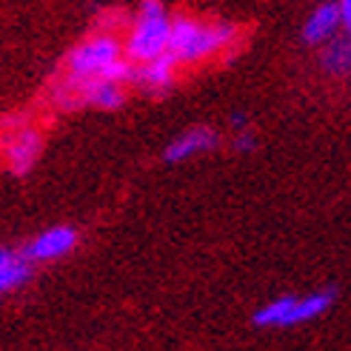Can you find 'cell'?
Returning <instances> with one entry per match:
<instances>
[{
    "mask_svg": "<svg viewBox=\"0 0 351 351\" xmlns=\"http://www.w3.org/2000/svg\"><path fill=\"white\" fill-rule=\"evenodd\" d=\"M337 32H343V26H340V14H337V3H335V0L314 6L311 14L303 21V29H300L303 43H308V46H320L328 38H335Z\"/></svg>",
    "mask_w": 351,
    "mask_h": 351,
    "instance_id": "9c48e42d",
    "label": "cell"
},
{
    "mask_svg": "<svg viewBox=\"0 0 351 351\" xmlns=\"http://www.w3.org/2000/svg\"><path fill=\"white\" fill-rule=\"evenodd\" d=\"M132 63L123 51V40L112 29H97L89 38L72 46L63 60L60 80L66 83H89V80H120L129 86Z\"/></svg>",
    "mask_w": 351,
    "mask_h": 351,
    "instance_id": "6da1fadb",
    "label": "cell"
},
{
    "mask_svg": "<svg viewBox=\"0 0 351 351\" xmlns=\"http://www.w3.org/2000/svg\"><path fill=\"white\" fill-rule=\"evenodd\" d=\"M43 152V134L23 114H9L0 120V163L12 174L23 178L34 169Z\"/></svg>",
    "mask_w": 351,
    "mask_h": 351,
    "instance_id": "5b68a950",
    "label": "cell"
},
{
    "mask_svg": "<svg viewBox=\"0 0 351 351\" xmlns=\"http://www.w3.org/2000/svg\"><path fill=\"white\" fill-rule=\"evenodd\" d=\"M237 43V26L229 21H206L195 14L171 17L166 55L178 66H197Z\"/></svg>",
    "mask_w": 351,
    "mask_h": 351,
    "instance_id": "7a4b0ae2",
    "label": "cell"
},
{
    "mask_svg": "<svg viewBox=\"0 0 351 351\" xmlns=\"http://www.w3.org/2000/svg\"><path fill=\"white\" fill-rule=\"evenodd\" d=\"M320 69L328 77H348V69H351L348 32H337L335 38L320 43Z\"/></svg>",
    "mask_w": 351,
    "mask_h": 351,
    "instance_id": "8fae6325",
    "label": "cell"
},
{
    "mask_svg": "<svg viewBox=\"0 0 351 351\" xmlns=\"http://www.w3.org/2000/svg\"><path fill=\"white\" fill-rule=\"evenodd\" d=\"M171 32V14L163 0H140V9L129 26V34L123 40L129 63H143L152 58L166 55Z\"/></svg>",
    "mask_w": 351,
    "mask_h": 351,
    "instance_id": "3957f363",
    "label": "cell"
},
{
    "mask_svg": "<svg viewBox=\"0 0 351 351\" xmlns=\"http://www.w3.org/2000/svg\"><path fill=\"white\" fill-rule=\"evenodd\" d=\"M232 146H234V152H240V154H249V152H254V149H257V134H254V129H252V126L234 129Z\"/></svg>",
    "mask_w": 351,
    "mask_h": 351,
    "instance_id": "7c38bea8",
    "label": "cell"
},
{
    "mask_svg": "<svg viewBox=\"0 0 351 351\" xmlns=\"http://www.w3.org/2000/svg\"><path fill=\"white\" fill-rule=\"evenodd\" d=\"M220 146V132L212 126H191L186 132H180L171 143L163 149V160L166 163H186L191 157L215 152Z\"/></svg>",
    "mask_w": 351,
    "mask_h": 351,
    "instance_id": "ba28073f",
    "label": "cell"
},
{
    "mask_svg": "<svg viewBox=\"0 0 351 351\" xmlns=\"http://www.w3.org/2000/svg\"><path fill=\"white\" fill-rule=\"evenodd\" d=\"M32 274H34V266L23 257V252L0 245V294L23 289L32 280Z\"/></svg>",
    "mask_w": 351,
    "mask_h": 351,
    "instance_id": "30bf717a",
    "label": "cell"
},
{
    "mask_svg": "<svg viewBox=\"0 0 351 351\" xmlns=\"http://www.w3.org/2000/svg\"><path fill=\"white\" fill-rule=\"evenodd\" d=\"M229 123H232V132H234V129H243V126H249V114H243V112H234Z\"/></svg>",
    "mask_w": 351,
    "mask_h": 351,
    "instance_id": "5bb4252c",
    "label": "cell"
},
{
    "mask_svg": "<svg viewBox=\"0 0 351 351\" xmlns=\"http://www.w3.org/2000/svg\"><path fill=\"white\" fill-rule=\"evenodd\" d=\"M337 300L335 289H323V291H311V294H286L269 300L266 306H260L252 314V323L257 328H291V326H303L317 320L320 314H326Z\"/></svg>",
    "mask_w": 351,
    "mask_h": 351,
    "instance_id": "277c9868",
    "label": "cell"
},
{
    "mask_svg": "<svg viewBox=\"0 0 351 351\" xmlns=\"http://www.w3.org/2000/svg\"><path fill=\"white\" fill-rule=\"evenodd\" d=\"M337 3V14H340V26H343V32H348V26H351V0H335Z\"/></svg>",
    "mask_w": 351,
    "mask_h": 351,
    "instance_id": "4fadbf2b",
    "label": "cell"
},
{
    "mask_svg": "<svg viewBox=\"0 0 351 351\" xmlns=\"http://www.w3.org/2000/svg\"><path fill=\"white\" fill-rule=\"evenodd\" d=\"M77 229L72 226H51V229L40 232L38 237H32L23 245V257L32 263H51V260H60L66 254H72L77 249Z\"/></svg>",
    "mask_w": 351,
    "mask_h": 351,
    "instance_id": "8992f818",
    "label": "cell"
},
{
    "mask_svg": "<svg viewBox=\"0 0 351 351\" xmlns=\"http://www.w3.org/2000/svg\"><path fill=\"white\" fill-rule=\"evenodd\" d=\"M178 63H174L169 55L160 58H152L143 63H132V72H129V83L137 86L140 92L146 95H166L171 92L174 80H178Z\"/></svg>",
    "mask_w": 351,
    "mask_h": 351,
    "instance_id": "52a82bcc",
    "label": "cell"
}]
</instances>
